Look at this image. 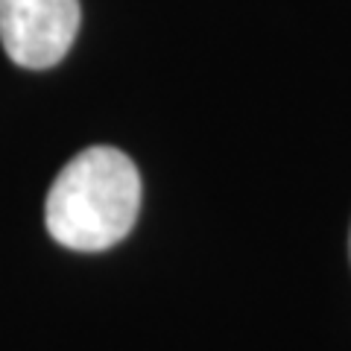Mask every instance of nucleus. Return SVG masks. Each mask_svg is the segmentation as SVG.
Listing matches in <instances>:
<instances>
[{
    "mask_svg": "<svg viewBox=\"0 0 351 351\" xmlns=\"http://www.w3.org/2000/svg\"><path fill=\"white\" fill-rule=\"evenodd\" d=\"M141 211V176L126 152L91 147L71 158L50 184L44 223L59 246L103 252L120 243Z\"/></svg>",
    "mask_w": 351,
    "mask_h": 351,
    "instance_id": "1",
    "label": "nucleus"
},
{
    "mask_svg": "<svg viewBox=\"0 0 351 351\" xmlns=\"http://www.w3.org/2000/svg\"><path fill=\"white\" fill-rule=\"evenodd\" d=\"M80 21V0H0V44L21 68L44 71L68 56Z\"/></svg>",
    "mask_w": 351,
    "mask_h": 351,
    "instance_id": "2",
    "label": "nucleus"
}]
</instances>
